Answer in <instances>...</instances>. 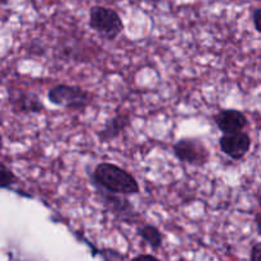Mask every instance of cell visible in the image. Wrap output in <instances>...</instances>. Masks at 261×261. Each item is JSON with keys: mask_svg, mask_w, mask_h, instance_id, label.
Returning <instances> with one entry per match:
<instances>
[{"mask_svg": "<svg viewBox=\"0 0 261 261\" xmlns=\"http://www.w3.org/2000/svg\"><path fill=\"white\" fill-rule=\"evenodd\" d=\"M255 224H256V229H257V233L261 236V212L256 214L255 217Z\"/></svg>", "mask_w": 261, "mask_h": 261, "instance_id": "2e32d148", "label": "cell"}, {"mask_svg": "<svg viewBox=\"0 0 261 261\" xmlns=\"http://www.w3.org/2000/svg\"><path fill=\"white\" fill-rule=\"evenodd\" d=\"M214 122L217 127L223 134H233V133L244 132L245 127L249 125L246 115L244 112L234 109L221 110L214 115Z\"/></svg>", "mask_w": 261, "mask_h": 261, "instance_id": "ba28073f", "label": "cell"}, {"mask_svg": "<svg viewBox=\"0 0 261 261\" xmlns=\"http://www.w3.org/2000/svg\"><path fill=\"white\" fill-rule=\"evenodd\" d=\"M175 157L180 162L194 167H204L209 162V150L199 138H181L172 145Z\"/></svg>", "mask_w": 261, "mask_h": 261, "instance_id": "277c9868", "label": "cell"}, {"mask_svg": "<svg viewBox=\"0 0 261 261\" xmlns=\"http://www.w3.org/2000/svg\"><path fill=\"white\" fill-rule=\"evenodd\" d=\"M260 59H261V55H260Z\"/></svg>", "mask_w": 261, "mask_h": 261, "instance_id": "ac0fdd59", "label": "cell"}, {"mask_svg": "<svg viewBox=\"0 0 261 261\" xmlns=\"http://www.w3.org/2000/svg\"><path fill=\"white\" fill-rule=\"evenodd\" d=\"M255 2H260L261 3V0H255Z\"/></svg>", "mask_w": 261, "mask_h": 261, "instance_id": "e0dca14e", "label": "cell"}, {"mask_svg": "<svg viewBox=\"0 0 261 261\" xmlns=\"http://www.w3.org/2000/svg\"><path fill=\"white\" fill-rule=\"evenodd\" d=\"M18 182V177L10 168L5 166V163H2V189L9 190L15 184Z\"/></svg>", "mask_w": 261, "mask_h": 261, "instance_id": "8fae6325", "label": "cell"}, {"mask_svg": "<svg viewBox=\"0 0 261 261\" xmlns=\"http://www.w3.org/2000/svg\"><path fill=\"white\" fill-rule=\"evenodd\" d=\"M47 99L53 105L66 110H84L92 102L86 89L70 84H56L47 92Z\"/></svg>", "mask_w": 261, "mask_h": 261, "instance_id": "3957f363", "label": "cell"}, {"mask_svg": "<svg viewBox=\"0 0 261 261\" xmlns=\"http://www.w3.org/2000/svg\"><path fill=\"white\" fill-rule=\"evenodd\" d=\"M97 190V195L101 199L102 204L109 209L116 218L121 219L125 223H135L139 218V214L134 209L129 200L124 198V195L120 194L110 193V191L105 190V189L99 188V186L94 185Z\"/></svg>", "mask_w": 261, "mask_h": 261, "instance_id": "5b68a950", "label": "cell"}, {"mask_svg": "<svg viewBox=\"0 0 261 261\" xmlns=\"http://www.w3.org/2000/svg\"><path fill=\"white\" fill-rule=\"evenodd\" d=\"M103 261H124V255L114 249H102L99 251Z\"/></svg>", "mask_w": 261, "mask_h": 261, "instance_id": "7c38bea8", "label": "cell"}, {"mask_svg": "<svg viewBox=\"0 0 261 261\" xmlns=\"http://www.w3.org/2000/svg\"><path fill=\"white\" fill-rule=\"evenodd\" d=\"M138 234L143 241L147 242L153 250H158L163 244V236L160 229L152 224H143L138 228Z\"/></svg>", "mask_w": 261, "mask_h": 261, "instance_id": "30bf717a", "label": "cell"}, {"mask_svg": "<svg viewBox=\"0 0 261 261\" xmlns=\"http://www.w3.org/2000/svg\"><path fill=\"white\" fill-rule=\"evenodd\" d=\"M93 185L120 195H137L140 193L138 181L132 173L114 163L102 162L92 173Z\"/></svg>", "mask_w": 261, "mask_h": 261, "instance_id": "6da1fadb", "label": "cell"}, {"mask_svg": "<svg viewBox=\"0 0 261 261\" xmlns=\"http://www.w3.org/2000/svg\"><path fill=\"white\" fill-rule=\"evenodd\" d=\"M130 261H161L158 257H155L154 255H149V254H143V255H138L135 256L134 259Z\"/></svg>", "mask_w": 261, "mask_h": 261, "instance_id": "9a60e30c", "label": "cell"}, {"mask_svg": "<svg viewBox=\"0 0 261 261\" xmlns=\"http://www.w3.org/2000/svg\"><path fill=\"white\" fill-rule=\"evenodd\" d=\"M130 116L127 114H117L116 116H114L112 119H110L109 121L105 124V126L99 130L98 133V139L101 143H109L111 140L116 139L117 137H120L122 132H125V129L130 126Z\"/></svg>", "mask_w": 261, "mask_h": 261, "instance_id": "9c48e42d", "label": "cell"}, {"mask_svg": "<svg viewBox=\"0 0 261 261\" xmlns=\"http://www.w3.org/2000/svg\"><path fill=\"white\" fill-rule=\"evenodd\" d=\"M219 148L232 160H242L251 148V138L245 132L223 134L219 138Z\"/></svg>", "mask_w": 261, "mask_h": 261, "instance_id": "8992f818", "label": "cell"}, {"mask_svg": "<svg viewBox=\"0 0 261 261\" xmlns=\"http://www.w3.org/2000/svg\"><path fill=\"white\" fill-rule=\"evenodd\" d=\"M10 109L15 114H38L43 110L37 94L23 89H9Z\"/></svg>", "mask_w": 261, "mask_h": 261, "instance_id": "52a82bcc", "label": "cell"}, {"mask_svg": "<svg viewBox=\"0 0 261 261\" xmlns=\"http://www.w3.org/2000/svg\"><path fill=\"white\" fill-rule=\"evenodd\" d=\"M252 23L257 32L261 33V7L252 10Z\"/></svg>", "mask_w": 261, "mask_h": 261, "instance_id": "5bb4252c", "label": "cell"}, {"mask_svg": "<svg viewBox=\"0 0 261 261\" xmlns=\"http://www.w3.org/2000/svg\"><path fill=\"white\" fill-rule=\"evenodd\" d=\"M250 260L261 261V242H256L252 245L251 251H250Z\"/></svg>", "mask_w": 261, "mask_h": 261, "instance_id": "4fadbf2b", "label": "cell"}, {"mask_svg": "<svg viewBox=\"0 0 261 261\" xmlns=\"http://www.w3.org/2000/svg\"><path fill=\"white\" fill-rule=\"evenodd\" d=\"M88 24L105 40L112 41L121 35L124 23L119 13L112 8L94 5L89 9Z\"/></svg>", "mask_w": 261, "mask_h": 261, "instance_id": "7a4b0ae2", "label": "cell"}]
</instances>
